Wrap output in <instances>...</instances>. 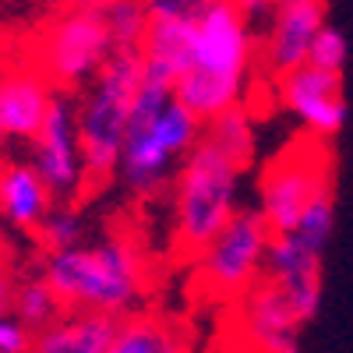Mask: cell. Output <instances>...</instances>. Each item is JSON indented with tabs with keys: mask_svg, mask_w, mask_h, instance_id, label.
I'll list each match as a JSON object with an SVG mask.
<instances>
[{
	"mask_svg": "<svg viewBox=\"0 0 353 353\" xmlns=\"http://www.w3.org/2000/svg\"><path fill=\"white\" fill-rule=\"evenodd\" d=\"M233 304H237L233 325H237V336H244L241 346L265 350V353H293L301 346L304 321L283 297V290L265 276L248 293H241Z\"/></svg>",
	"mask_w": 353,
	"mask_h": 353,
	"instance_id": "obj_12",
	"label": "cell"
},
{
	"mask_svg": "<svg viewBox=\"0 0 353 353\" xmlns=\"http://www.w3.org/2000/svg\"><path fill=\"white\" fill-rule=\"evenodd\" d=\"M201 121L176 99L173 85L145 74L131 106L128 134L121 145L117 181L131 198H156L170 188L176 166L201 138Z\"/></svg>",
	"mask_w": 353,
	"mask_h": 353,
	"instance_id": "obj_2",
	"label": "cell"
},
{
	"mask_svg": "<svg viewBox=\"0 0 353 353\" xmlns=\"http://www.w3.org/2000/svg\"><path fill=\"white\" fill-rule=\"evenodd\" d=\"M50 99L53 85L32 64L0 71V149L28 145L43 124Z\"/></svg>",
	"mask_w": 353,
	"mask_h": 353,
	"instance_id": "obj_14",
	"label": "cell"
},
{
	"mask_svg": "<svg viewBox=\"0 0 353 353\" xmlns=\"http://www.w3.org/2000/svg\"><path fill=\"white\" fill-rule=\"evenodd\" d=\"M113 314L103 311H61L50 325H43L32 339L39 353H113L117 336Z\"/></svg>",
	"mask_w": 353,
	"mask_h": 353,
	"instance_id": "obj_16",
	"label": "cell"
},
{
	"mask_svg": "<svg viewBox=\"0 0 353 353\" xmlns=\"http://www.w3.org/2000/svg\"><path fill=\"white\" fill-rule=\"evenodd\" d=\"M258 68V39L251 18L230 0H205L188 18L184 61L173 74V92L198 121L241 106Z\"/></svg>",
	"mask_w": 353,
	"mask_h": 353,
	"instance_id": "obj_1",
	"label": "cell"
},
{
	"mask_svg": "<svg viewBox=\"0 0 353 353\" xmlns=\"http://www.w3.org/2000/svg\"><path fill=\"white\" fill-rule=\"evenodd\" d=\"M106 28H110V39L113 50H134L145 39V28H149V14L138 0H113L110 8H103Z\"/></svg>",
	"mask_w": 353,
	"mask_h": 353,
	"instance_id": "obj_21",
	"label": "cell"
},
{
	"mask_svg": "<svg viewBox=\"0 0 353 353\" xmlns=\"http://www.w3.org/2000/svg\"><path fill=\"white\" fill-rule=\"evenodd\" d=\"M74 8H92V11H103V8H110L113 0H71Z\"/></svg>",
	"mask_w": 353,
	"mask_h": 353,
	"instance_id": "obj_27",
	"label": "cell"
},
{
	"mask_svg": "<svg viewBox=\"0 0 353 353\" xmlns=\"http://www.w3.org/2000/svg\"><path fill=\"white\" fill-rule=\"evenodd\" d=\"M28 163L39 170L57 201H74L78 194L88 191L85 156L74 124V99L53 92L39 131L28 138Z\"/></svg>",
	"mask_w": 353,
	"mask_h": 353,
	"instance_id": "obj_10",
	"label": "cell"
},
{
	"mask_svg": "<svg viewBox=\"0 0 353 353\" xmlns=\"http://www.w3.org/2000/svg\"><path fill=\"white\" fill-rule=\"evenodd\" d=\"M346 61H350V43H346V36L339 32L336 25L325 21V25L314 32L311 46H307V64H314V68H321V71L343 74Z\"/></svg>",
	"mask_w": 353,
	"mask_h": 353,
	"instance_id": "obj_22",
	"label": "cell"
},
{
	"mask_svg": "<svg viewBox=\"0 0 353 353\" xmlns=\"http://www.w3.org/2000/svg\"><path fill=\"white\" fill-rule=\"evenodd\" d=\"M53 201V191L28 159L0 163V223H8L18 233H36Z\"/></svg>",
	"mask_w": 353,
	"mask_h": 353,
	"instance_id": "obj_15",
	"label": "cell"
},
{
	"mask_svg": "<svg viewBox=\"0 0 353 353\" xmlns=\"http://www.w3.org/2000/svg\"><path fill=\"white\" fill-rule=\"evenodd\" d=\"M272 230L258 209H237L216 237L194 254V272L205 297L233 304L265 276Z\"/></svg>",
	"mask_w": 353,
	"mask_h": 353,
	"instance_id": "obj_7",
	"label": "cell"
},
{
	"mask_svg": "<svg viewBox=\"0 0 353 353\" xmlns=\"http://www.w3.org/2000/svg\"><path fill=\"white\" fill-rule=\"evenodd\" d=\"M149 18H191L205 0H138Z\"/></svg>",
	"mask_w": 353,
	"mask_h": 353,
	"instance_id": "obj_24",
	"label": "cell"
},
{
	"mask_svg": "<svg viewBox=\"0 0 353 353\" xmlns=\"http://www.w3.org/2000/svg\"><path fill=\"white\" fill-rule=\"evenodd\" d=\"M336 226V191H321L301 219L283 233H272L265 254V279L283 290L297 318L314 321L321 311V258Z\"/></svg>",
	"mask_w": 353,
	"mask_h": 353,
	"instance_id": "obj_6",
	"label": "cell"
},
{
	"mask_svg": "<svg viewBox=\"0 0 353 353\" xmlns=\"http://www.w3.org/2000/svg\"><path fill=\"white\" fill-rule=\"evenodd\" d=\"M39 276L53 286L64 311H103L124 318L149 290V258L131 237L110 233L64 251H46Z\"/></svg>",
	"mask_w": 353,
	"mask_h": 353,
	"instance_id": "obj_3",
	"label": "cell"
},
{
	"mask_svg": "<svg viewBox=\"0 0 353 353\" xmlns=\"http://www.w3.org/2000/svg\"><path fill=\"white\" fill-rule=\"evenodd\" d=\"M230 4L237 8V11H244L251 21H258V18H265V14L272 11V4H276V0H230Z\"/></svg>",
	"mask_w": 353,
	"mask_h": 353,
	"instance_id": "obj_26",
	"label": "cell"
},
{
	"mask_svg": "<svg viewBox=\"0 0 353 353\" xmlns=\"http://www.w3.org/2000/svg\"><path fill=\"white\" fill-rule=\"evenodd\" d=\"M113 53L103 11L68 8L53 14L32 46V68L53 88H81Z\"/></svg>",
	"mask_w": 353,
	"mask_h": 353,
	"instance_id": "obj_8",
	"label": "cell"
},
{
	"mask_svg": "<svg viewBox=\"0 0 353 353\" xmlns=\"http://www.w3.org/2000/svg\"><path fill=\"white\" fill-rule=\"evenodd\" d=\"M332 188V156L325 141H297L265 166L258 181V212L272 233L290 230L307 205Z\"/></svg>",
	"mask_w": 353,
	"mask_h": 353,
	"instance_id": "obj_9",
	"label": "cell"
},
{
	"mask_svg": "<svg viewBox=\"0 0 353 353\" xmlns=\"http://www.w3.org/2000/svg\"><path fill=\"white\" fill-rule=\"evenodd\" d=\"M244 170L248 166L226 156L219 145L198 138V145L184 156L166 188L176 251L198 254L223 230V223L241 209Z\"/></svg>",
	"mask_w": 353,
	"mask_h": 353,
	"instance_id": "obj_5",
	"label": "cell"
},
{
	"mask_svg": "<svg viewBox=\"0 0 353 353\" xmlns=\"http://www.w3.org/2000/svg\"><path fill=\"white\" fill-rule=\"evenodd\" d=\"M265 18L269 28H265L258 61L272 78H279L307 64V46L325 25V0H276Z\"/></svg>",
	"mask_w": 353,
	"mask_h": 353,
	"instance_id": "obj_13",
	"label": "cell"
},
{
	"mask_svg": "<svg viewBox=\"0 0 353 353\" xmlns=\"http://www.w3.org/2000/svg\"><path fill=\"white\" fill-rule=\"evenodd\" d=\"M276 99L318 141H332L346 128L350 110L343 96V74L336 71H321L314 64L293 68L276 78Z\"/></svg>",
	"mask_w": 353,
	"mask_h": 353,
	"instance_id": "obj_11",
	"label": "cell"
},
{
	"mask_svg": "<svg viewBox=\"0 0 353 353\" xmlns=\"http://www.w3.org/2000/svg\"><path fill=\"white\" fill-rule=\"evenodd\" d=\"M43 251H64L85 241V216L74 209L71 201H53V209L36 230Z\"/></svg>",
	"mask_w": 353,
	"mask_h": 353,
	"instance_id": "obj_20",
	"label": "cell"
},
{
	"mask_svg": "<svg viewBox=\"0 0 353 353\" xmlns=\"http://www.w3.org/2000/svg\"><path fill=\"white\" fill-rule=\"evenodd\" d=\"M188 343L181 339L170 321L152 318V314H134L117 321V336H113V353H176Z\"/></svg>",
	"mask_w": 353,
	"mask_h": 353,
	"instance_id": "obj_17",
	"label": "cell"
},
{
	"mask_svg": "<svg viewBox=\"0 0 353 353\" xmlns=\"http://www.w3.org/2000/svg\"><path fill=\"white\" fill-rule=\"evenodd\" d=\"M11 311L32 332H39L43 325H50V321L64 311V304H61V297H57L53 286L43 276H32V279H18V286H14V307Z\"/></svg>",
	"mask_w": 353,
	"mask_h": 353,
	"instance_id": "obj_19",
	"label": "cell"
},
{
	"mask_svg": "<svg viewBox=\"0 0 353 353\" xmlns=\"http://www.w3.org/2000/svg\"><path fill=\"white\" fill-rule=\"evenodd\" d=\"M32 339L36 332L14 311L0 314V353H25V350H32Z\"/></svg>",
	"mask_w": 353,
	"mask_h": 353,
	"instance_id": "obj_23",
	"label": "cell"
},
{
	"mask_svg": "<svg viewBox=\"0 0 353 353\" xmlns=\"http://www.w3.org/2000/svg\"><path fill=\"white\" fill-rule=\"evenodd\" d=\"M201 138H209L212 145H219L226 156H233L244 166H251V159H254L258 131H254V117H251V110L244 103L223 110L219 117H212V121H205Z\"/></svg>",
	"mask_w": 353,
	"mask_h": 353,
	"instance_id": "obj_18",
	"label": "cell"
},
{
	"mask_svg": "<svg viewBox=\"0 0 353 353\" xmlns=\"http://www.w3.org/2000/svg\"><path fill=\"white\" fill-rule=\"evenodd\" d=\"M141 78H145L141 46L113 50L110 61L78 88L74 124H78V141L85 156L88 191H99L110 181H117L121 145L128 134L131 106H134Z\"/></svg>",
	"mask_w": 353,
	"mask_h": 353,
	"instance_id": "obj_4",
	"label": "cell"
},
{
	"mask_svg": "<svg viewBox=\"0 0 353 353\" xmlns=\"http://www.w3.org/2000/svg\"><path fill=\"white\" fill-rule=\"evenodd\" d=\"M14 286H18V279L0 265V314H8L14 307Z\"/></svg>",
	"mask_w": 353,
	"mask_h": 353,
	"instance_id": "obj_25",
	"label": "cell"
}]
</instances>
